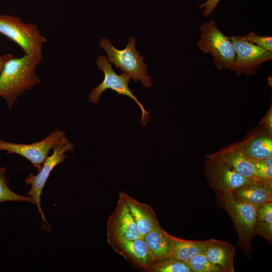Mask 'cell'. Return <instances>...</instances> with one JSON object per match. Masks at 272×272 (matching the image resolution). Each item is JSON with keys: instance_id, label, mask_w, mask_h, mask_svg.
<instances>
[{"instance_id": "cell-1", "label": "cell", "mask_w": 272, "mask_h": 272, "mask_svg": "<svg viewBox=\"0 0 272 272\" xmlns=\"http://www.w3.org/2000/svg\"><path fill=\"white\" fill-rule=\"evenodd\" d=\"M43 55L25 54L13 57L5 65L0 75V97L8 108L12 109L18 98L25 91L41 82L36 73Z\"/></svg>"}, {"instance_id": "cell-2", "label": "cell", "mask_w": 272, "mask_h": 272, "mask_svg": "<svg viewBox=\"0 0 272 272\" xmlns=\"http://www.w3.org/2000/svg\"><path fill=\"white\" fill-rule=\"evenodd\" d=\"M136 38L129 37L127 44L123 49H118L113 46L107 37L99 41L100 46L107 53L110 63L127 74L134 82L140 81L145 87L152 86V79L147 74L148 67L135 48Z\"/></svg>"}, {"instance_id": "cell-3", "label": "cell", "mask_w": 272, "mask_h": 272, "mask_svg": "<svg viewBox=\"0 0 272 272\" xmlns=\"http://www.w3.org/2000/svg\"><path fill=\"white\" fill-rule=\"evenodd\" d=\"M199 30L200 40L197 42L198 49L205 54H211L215 65L219 70L230 69L235 57L230 38L218 28L213 19L203 22Z\"/></svg>"}, {"instance_id": "cell-4", "label": "cell", "mask_w": 272, "mask_h": 272, "mask_svg": "<svg viewBox=\"0 0 272 272\" xmlns=\"http://www.w3.org/2000/svg\"><path fill=\"white\" fill-rule=\"evenodd\" d=\"M0 33L18 45L25 54L43 55L42 46L47 39L36 25L24 23L13 15L0 14Z\"/></svg>"}, {"instance_id": "cell-5", "label": "cell", "mask_w": 272, "mask_h": 272, "mask_svg": "<svg viewBox=\"0 0 272 272\" xmlns=\"http://www.w3.org/2000/svg\"><path fill=\"white\" fill-rule=\"evenodd\" d=\"M217 196L232 219L241 245L249 251L255 234L257 207L235 198L232 192L218 194Z\"/></svg>"}, {"instance_id": "cell-6", "label": "cell", "mask_w": 272, "mask_h": 272, "mask_svg": "<svg viewBox=\"0 0 272 272\" xmlns=\"http://www.w3.org/2000/svg\"><path fill=\"white\" fill-rule=\"evenodd\" d=\"M96 64L98 69L103 72L104 77L101 83L92 89L89 96V101L93 104L99 102L101 95L108 89H111L119 95L129 97L134 100L140 108L142 112L140 121L141 124L145 126L149 121L150 114L129 89L128 83L130 77L125 73L120 75L117 74L105 55L98 56Z\"/></svg>"}, {"instance_id": "cell-7", "label": "cell", "mask_w": 272, "mask_h": 272, "mask_svg": "<svg viewBox=\"0 0 272 272\" xmlns=\"http://www.w3.org/2000/svg\"><path fill=\"white\" fill-rule=\"evenodd\" d=\"M204 172L217 194L232 192L254 181L239 174L212 154L206 156Z\"/></svg>"}, {"instance_id": "cell-8", "label": "cell", "mask_w": 272, "mask_h": 272, "mask_svg": "<svg viewBox=\"0 0 272 272\" xmlns=\"http://www.w3.org/2000/svg\"><path fill=\"white\" fill-rule=\"evenodd\" d=\"M235 52V57L230 70L237 75H254L262 63L272 58V52L247 40L244 36L230 37Z\"/></svg>"}, {"instance_id": "cell-9", "label": "cell", "mask_w": 272, "mask_h": 272, "mask_svg": "<svg viewBox=\"0 0 272 272\" xmlns=\"http://www.w3.org/2000/svg\"><path fill=\"white\" fill-rule=\"evenodd\" d=\"M66 138L63 131L56 129L41 141L31 144L14 143L0 139V151L19 155L29 160L39 170L41 164L48 156L50 150Z\"/></svg>"}, {"instance_id": "cell-10", "label": "cell", "mask_w": 272, "mask_h": 272, "mask_svg": "<svg viewBox=\"0 0 272 272\" xmlns=\"http://www.w3.org/2000/svg\"><path fill=\"white\" fill-rule=\"evenodd\" d=\"M74 149V146L69 141L67 138L64 140L52 149V154L45 160L38 173L36 175L30 174L25 180L26 183L31 185L26 195L30 196L33 199L34 204L36 205L38 212L45 222L47 221L40 205V195L43 188L53 168L62 163L66 157L65 153Z\"/></svg>"}, {"instance_id": "cell-11", "label": "cell", "mask_w": 272, "mask_h": 272, "mask_svg": "<svg viewBox=\"0 0 272 272\" xmlns=\"http://www.w3.org/2000/svg\"><path fill=\"white\" fill-rule=\"evenodd\" d=\"M106 232L109 244L142 237L127 203L120 194L116 206L107 220Z\"/></svg>"}, {"instance_id": "cell-12", "label": "cell", "mask_w": 272, "mask_h": 272, "mask_svg": "<svg viewBox=\"0 0 272 272\" xmlns=\"http://www.w3.org/2000/svg\"><path fill=\"white\" fill-rule=\"evenodd\" d=\"M212 154L244 177L261 181L257 175L254 161L245 153L244 142L231 144Z\"/></svg>"}, {"instance_id": "cell-13", "label": "cell", "mask_w": 272, "mask_h": 272, "mask_svg": "<svg viewBox=\"0 0 272 272\" xmlns=\"http://www.w3.org/2000/svg\"><path fill=\"white\" fill-rule=\"evenodd\" d=\"M117 253L130 262L148 271L155 263L143 237L124 240L110 244Z\"/></svg>"}, {"instance_id": "cell-14", "label": "cell", "mask_w": 272, "mask_h": 272, "mask_svg": "<svg viewBox=\"0 0 272 272\" xmlns=\"http://www.w3.org/2000/svg\"><path fill=\"white\" fill-rule=\"evenodd\" d=\"M119 194L127 203L142 237L160 225L156 214L150 205L139 201L125 192H121Z\"/></svg>"}, {"instance_id": "cell-15", "label": "cell", "mask_w": 272, "mask_h": 272, "mask_svg": "<svg viewBox=\"0 0 272 272\" xmlns=\"http://www.w3.org/2000/svg\"><path fill=\"white\" fill-rule=\"evenodd\" d=\"M208 259L223 272H234L235 248L231 244L218 240H208L204 252Z\"/></svg>"}, {"instance_id": "cell-16", "label": "cell", "mask_w": 272, "mask_h": 272, "mask_svg": "<svg viewBox=\"0 0 272 272\" xmlns=\"http://www.w3.org/2000/svg\"><path fill=\"white\" fill-rule=\"evenodd\" d=\"M232 194L235 198L258 207L272 201V186L254 181L234 190Z\"/></svg>"}, {"instance_id": "cell-17", "label": "cell", "mask_w": 272, "mask_h": 272, "mask_svg": "<svg viewBox=\"0 0 272 272\" xmlns=\"http://www.w3.org/2000/svg\"><path fill=\"white\" fill-rule=\"evenodd\" d=\"M169 235L159 225L143 237L155 262L171 258Z\"/></svg>"}, {"instance_id": "cell-18", "label": "cell", "mask_w": 272, "mask_h": 272, "mask_svg": "<svg viewBox=\"0 0 272 272\" xmlns=\"http://www.w3.org/2000/svg\"><path fill=\"white\" fill-rule=\"evenodd\" d=\"M171 246V258L187 262L194 256L204 252L208 240H188L169 235Z\"/></svg>"}, {"instance_id": "cell-19", "label": "cell", "mask_w": 272, "mask_h": 272, "mask_svg": "<svg viewBox=\"0 0 272 272\" xmlns=\"http://www.w3.org/2000/svg\"><path fill=\"white\" fill-rule=\"evenodd\" d=\"M243 142L246 154L253 161L272 156V140L269 136L261 134Z\"/></svg>"}, {"instance_id": "cell-20", "label": "cell", "mask_w": 272, "mask_h": 272, "mask_svg": "<svg viewBox=\"0 0 272 272\" xmlns=\"http://www.w3.org/2000/svg\"><path fill=\"white\" fill-rule=\"evenodd\" d=\"M255 233L271 241L272 201L258 206L256 212Z\"/></svg>"}, {"instance_id": "cell-21", "label": "cell", "mask_w": 272, "mask_h": 272, "mask_svg": "<svg viewBox=\"0 0 272 272\" xmlns=\"http://www.w3.org/2000/svg\"><path fill=\"white\" fill-rule=\"evenodd\" d=\"M9 201H24L34 203L30 196L18 194L9 188L6 181V169L0 167V202Z\"/></svg>"}, {"instance_id": "cell-22", "label": "cell", "mask_w": 272, "mask_h": 272, "mask_svg": "<svg viewBox=\"0 0 272 272\" xmlns=\"http://www.w3.org/2000/svg\"><path fill=\"white\" fill-rule=\"evenodd\" d=\"M152 271L156 272H191L187 263L173 258L155 262Z\"/></svg>"}, {"instance_id": "cell-23", "label": "cell", "mask_w": 272, "mask_h": 272, "mask_svg": "<svg viewBox=\"0 0 272 272\" xmlns=\"http://www.w3.org/2000/svg\"><path fill=\"white\" fill-rule=\"evenodd\" d=\"M186 263L191 272H223L208 259L204 252L194 256Z\"/></svg>"}, {"instance_id": "cell-24", "label": "cell", "mask_w": 272, "mask_h": 272, "mask_svg": "<svg viewBox=\"0 0 272 272\" xmlns=\"http://www.w3.org/2000/svg\"><path fill=\"white\" fill-rule=\"evenodd\" d=\"M254 162L257 175L260 181L272 186V156Z\"/></svg>"}, {"instance_id": "cell-25", "label": "cell", "mask_w": 272, "mask_h": 272, "mask_svg": "<svg viewBox=\"0 0 272 272\" xmlns=\"http://www.w3.org/2000/svg\"><path fill=\"white\" fill-rule=\"evenodd\" d=\"M247 40L258 46L272 52L271 36H264L250 32L243 36Z\"/></svg>"}, {"instance_id": "cell-26", "label": "cell", "mask_w": 272, "mask_h": 272, "mask_svg": "<svg viewBox=\"0 0 272 272\" xmlns=\"http://www.w3.org/2000/svg\"><path fill=\"white\" fill-rule=\"evenodd\" d=\"M221 0H207L199 6V9L203 10L205 16H209L214 12Z\"/></svg>"}, {"instance_id": "cell-27", "label": "cell", "mask_w": 272, "mask_h": 272, "mask_svg": "<svg viewBox=\"0 0 272 272\" xmlns=\"http://www.w3.org/2000/svg\"><path fill=\"white\" fill-rule=\"evenodd\" d=\"M13 57V56L11 54L0 55V75L7 62Z\"/></svg>"}, {"instance_id": "cell-28", "label": "cell", "mask_w": 272, "mask_h": 272, "mask_svg": "<svg viewBox=\"0 0 272 272\" xmlns=\"http://www.w3.org/2000/svg\"><path fill=\"white\" fill-rule=\"evenodd\" d=\"M265 124L269 132L271 133V111L268 113L265 119Z\"/></svg>"}]
</instances>
